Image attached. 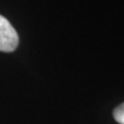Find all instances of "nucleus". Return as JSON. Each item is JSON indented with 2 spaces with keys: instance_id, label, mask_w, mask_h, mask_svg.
<instances>
[{
  "instance_id": "f257e3e1",
  "label": "nucleus",
  "mask_w": 124,
  "mask_h": 124,
  "mask_svg": "<svg viewBox=\"0 0 124 124\" xmlns=\"http://www.w3.org/2000/svg\"><path fill=\"white\" fill-rule=\"evenodd\" d=\"M19 45V35L9 21L0 15V51L14 52Z\"/></svg>"
},
{
  "instance_id": "f03ea898",
  "label": "nucleus",
  "mask_w": 124,
  "mask_h": 124,
  "mask_svg": "<svg viewBox=\"0 0 124 124\" xmlns=\"http://www.w3.org/2000/svg\"><path fill=\"white\" fill-rule=\"evenodd\" d=\"M114 118L120 124H124V102L114 110Z\"/></svg>"
}]
</instances>
